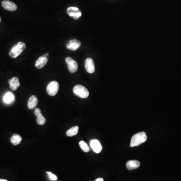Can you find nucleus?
Masks as SVG:
<instances>
[{
    "mask_svg": "<svg viewBox=\"0 0 181 181\" xmlns=\"http://www.w3.org/2000/svg\"><path fill=\"white\" fill-rule=\"evenodd\" d=\"M147 140V136L145 132H140L133 135L130 142V146L133 147L137 146L146 142Z\"/></svg>",
    "mask_w": 181,
    "mask_h": 181,
    "instance_id": "nucleus-1",
    "label": "nucleus"
},
{
    "mask_svg": "<svg viewBox=\"0 0 181 181\" xmlns=\"http://www.w3.org/2000/svg\"><path fill=\"white\" fill-rule=\"evenodd\" d=\"M26 48V44L25 43L22 42H19L14 45L12 49H11L9 53L10 57L13 58H17L20 55V54L25 50Z\"/></svg>",
    "mask_w": 181,
    "mask_h": 181,
    "instance_id": "nucleus-2",
    "label": "nucleus"
},
{
    "mask_svg": "<svg viewBox=\"0 0 181 181\" xmlns=\"http://www.w3.org/2000/svg\"><path fill=\"white\" fill-rule=\"evenodd\" d=\"M73 92L76 95L81 98L85 99L89 96V92L87 88L81 85L75 86Z\"/></svg>",
    "mask_w": 181,
    "mask_h": 181,
    "instance_id": "nucleus-3",
    "label": "nucleus"
},
{
    "mask_svg": "<svg viewBox=\"0 0 181 181\" xmlns=\"http://www.w3.org/2000/svg\"><path fill=\"white\" fill-rule=\"evenodd\" d=\"M59 89V84L58 81H53L47 86L46 91L49 96H54L58 93Z\"/></svg>",
    "mask_w": 181,
    "mask_h": 181,
    "instance_id": "nucleus-4",
    "label": "nucleus"
},
{
    "mask_svg": "<svg viewBox=\"0 0 181 181\" xmlns=\"http://www.w3.org/2000/svg\"><path fill=\"white\" fill-rule=\"evenodd\" d=\"M67 14L68 16L72 17L74 20H77L81 16V12L78 8L70 7L67 8Z\"/></svg>",
    "mask_w": 181,
    "mask_h": 181,
    "instance_id": "nucleus-5",
    "label": "nucleus"
},
{
    "mask_svg": "<svg viewBox=\"0 0 181 181\" xmlns=\"http://www.w3.org/2000/svg\"><path fill=\"white\" fill-rule=\"evenodd\" d=\"M66 62L70 72L71 73L76 72L78 68V64L77 62L70 57L66 58Z\"/></svg>",
    "mask_w": 181,
    "mask_h": 181,
    "instance_id": "nucleus-6",
    "label": "nucleus"
},
{
    "mask_svg": "<svg viewBox=\"0 0 181 181\" xmlns=\"http://www.w3.org/2000/svg\"><path fill=\"white\" fill-rule=\"evenodd\" d=\"M49 53H45L42 56H41L36 62V67L38 69H41L43 68L49 61Z\"/></svg>",
    "mask_w": 181,
    "mask_h": 181,
    "instance_id": "nucleus-7",
    "label": "nucleus"
},
{
    "mask_svg": "<svg viewBox=\"0 0 181 181\" xmlns=\"http://www.w3.org/2000/svg\"><path fill=\"white\" fill-rule=\"evenodd\" d=\"M85 67L86 70L90 74H93L95 71L94 62L93 60L90 58H88L85 60Z\"/></svg>",
    "mask_w": 181,
    "mask_h": 181,
    "instance_id": "nucleus-8",
    "label": "nucleus"
},
{
    "mask_svg": "<svg viewBox=\"0 0 181 181\" xmlns=\"http://www.w3.org/2000/svg\"><path fill=\"white\" fill-rule=\"evenodd\" d=\"M2 5L5 9L9 11H15L17 9V6L16 4L13 2L8 0L3 1L2 3Z\"/></svg>",
    "mask_w": 181,
    "mask_h": 181,
    "instance_id": "nucleus-9",
    "label": "nucleus"
},
{
    "mask_svg": "<svg viewBox=\"0 0 181 181\" xmlns=\"http://www.w3.org/2000/svg\"><path fill=\"white\" fill-rule=\"evenodd\" d=\"M90 146L94 152L97 154L100 153L102 150V146L100 142L97 139H93L90 141Z\"/></svg>",
    "mask_w": 181,
    "mask_h": 181,
    "instance_id": "nucleus-10",
    "label": "nucleus"
},
{
    "mask_svg": "<svg viewBox=\"0 0 181 181\" xmlns=\"http://www.w3.org/2000/svg\"><path fill=\"white\" fill-rule=\"evenodd\" d=\"M81 46L80 41L77 39L71 40L67 44V47L69 50L76 51Z\"/></svg>",
    "mask_w": 181,
    "mask_h": 181,
    "instance_id": "nucleus-11",
    "label": "nucleus"
},
{
    "mask_svg": "<svg viewBox=\"0 0 181 181\" xmlns=\"http://www.w3.org/2000/svg\"><path fill=\"white\" fill-rule=\"evenodd\" d=\"M3 100L4 103L6 104H11L14 102L15 97L14 95L12 92H8L4 95Z\"/></svg>",
    "mask_w": 181,
    "mask_h": 181,
    "instance_id": "nucleus-12",
    "label": "nucleus"
},
{
    "mask_svg": "<svg viewBox=\"0 0 181 181\" xmlns=\"http://www.w3.org/2000/svg\"><path fill=\"white\" fill-rule=\"evenodd\" d=\"M38 104V99L35 96H31L29 98L28 102V107L30 110H33L37 106Z\"/></svg>",
    "mask_w": 181,
    "mask_h": 181,
    "instance_id": "nucleus-13",
    "label": "nucleus"
},
{
    "mask_svg": "<svg viewBox=\"0 0 181 181\" xmlns=\"http://www.w3.org/2000/svg\"><path fill=\"white\" fill-rule=\"evenodd\" d=\"M10 87L13 90H16L20 87V84L18 77H13L9 80Z\"/></svg>",
    "mask_w": 181,
    "mask_h": 181,
    "instance_id": "nucleus-14",
    "label": "nucleus"
},
{
    "mask_svg": "<svg viewBox=\"0 0 181 181\" xmlns=\"http://www.w3.org/2000/svg\"><path fill=\"white\" fill-rule=\"evenodd\" d=\"M141 165V163L137 160H129L126 163V167L129 170L136 169Z\"/></svg>",
    "mask_w": 181,
    "mask_h": 181,
    "instance_id": "nucleus-15",
    "label": "nucleus"
},
{
    "mask_svg": "<svg viewBox=\"0 0 181 181\" xmlns=\"http://www.w3.org/2000/svg\"><path fill=\"white\" fill-rule=\"evenodd\" d=\"M10 141L13 144L14 146H17L21 143V141H22V137L20 135L15 133L11 137Z\"/></svg>",
    "mask_w": 181,
    "mask_h": 181,
    "instance_id": "nucleus-16",
    "label": "nucleus"
},
{
    "mask_svg": "<svg viewBox=\"0 0 181 181\" xmlns=\"http://www.w3.org/2000/svg\"><path fill=\"white\" fill-rule=\"evenodd\" d=\"M79 128L77 126H74L70 128L69 130L67 131V137H71L76 135L79 131Z\"/></svg>",
    "mask_w": 181,
    "mask_h": 181,
    "instance_id": "nucleus-17",
    "label": "nucleus"
},
{
    "mask_svg": "<svg viewBox=\"0 0 181 181\" xmlns=\"http://www.w3.org/2000/svg\"><path fill=\"white\" fill-rule=\"evenodd\" d=\"M79 144L80 147H81V150L84 151V152H88L90 151V148L88 144L86 143L84 141H81L79 142Z\"/></svg>",
    "mask_w": 181,
    "mask_h": 181,
    "instance_id": "nucleus-18",
    "label": "nucleus"
},
{
    "mask_svg": "<svg viewBox=\"0 0 181 181\" xmlns=\"http://www.w3.org/2000/svg\"><path fill=\"white\" fill-rule=\"evenodd\" d=\"M36 121H37V124L40 125H43L46 122V119L44 116L42 115V114H41L39 116H37Z\"/></svg>",
    "mask_w": 181,
    "mask_h": 181,
    "instance_id": "nucleus-19",
    "label": "nucleus"
},
{
    "mask_svg": "<svg viewBox=\"0 0 181 181\" xmlns=\"http://www.w3.org/2000/svg\"><path fill=\"white\" fill-rule=\"evenodd\" d=\"M46 173L49 174L50 180H53V181H57L58 180L57 176H55V174H53L51 172H47Z\"/></svg>",
    "mask_w": 181,
    "mask_h": 181,
    "instance_id": "nucleus-20",
    "label": "nucleus"
},
{
    "mask_svg": "<svg viewBox=\"0 0 181 181\" xmlns=\"http://www.w3.org/2000/svg\"><path fill=\"white\" fill-rule=\"evenodd\" d=\"M34 114H35V115L36 117H37L38 116H39L41 114H42V113L41 112L40 109L39 108H36L35 109V110H34Z\"/></svg>",
    "mask_w": 181,
    "mask_h": 181,
    "instance_id": "nucleus-21",
    "label": "nucleus"
},
{
    "mask_svg": "<svg viewBox=\"0 0 181 181\" xmlns=\"http://www.w3.org/2000/svg\"><path fill=\"white\" fill-rule=\"evenodd\" d=\"M95 181H104V180H103V179L100 178H98L97 179H96Z\"/></svg>",
    "mask_w": 181,
    "mask_h": 181,
    "instance_id": "nucleus-22",
    "label": "nucleus"
},
{
    "mask_svg": "<svg viewBox=\"0 0 181 181\" xmlns=\"http://www.w3.org/2000/svg\"><path fill=\"white\" fill-rule=\"evenodd\" d=\"M0 181H8L7 180H5V179H0Z\"/></svg>",
    "mask_w": 181,
    "mask_h": 181,
    "instance_id": "nucleus-23",
    "label": "nucleus"
},
{
    "mask_svg": "<svg viewBox=\"0 0 181 181\" xmlns=\"http://www.w3.org/2000/svg\"><path fill=\"white\" fill-rule=\"evenodd\" d=\"M1 22V17H0V23Z\"/></svg>",
    "mask_w": 181,
    "mask_h": 181,
    "instance_id": "nucleus-24",
    "label": "nucleus"
}]
</instances>
